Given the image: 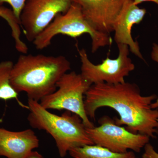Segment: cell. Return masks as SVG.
Here are the masks:
<instances>
[{"instance_id": "7c38bea8", "label": "cell", "mask_w": 158, "mask_h": 158, "mask_svg": "<svg viewBox=\"0 0 158 158\" xmlns=\"http://www.w3.org/2000/svg\"><path fill=\"white\" fill-rule=\"evenodd\" d=\"M69 153L73 158H135V152L132 151L119 153L113 152L96 144L85 145L75 148Z\"/></svg>"}, {"instance_id": "e0dca14e", "label": "cell", "mask_w": 158, "mask_h": 158, "mask_svg": "<svg viewBox=\"0 0 158 158\" xmlns=\"http://www.w3.org/2000/svg\"><path fill=\"white\" fill-rule=\"evenodd\" d=\"M151 57L153 61L158 63V44L153 43L151 53ZM152 108L154 109H158V96L156 99L155 101L152 104Z\"/></svg>"}, {"instance_id": "8fae6325", "label": "cell", "mask_w": 158, "mask_h": 158, "mask_svg": "<svg viewBox=\"0 0 158 158\" xmlns=\"http://www.w3.org/2000/svg\"><path fill=\"white\" fill-rule=\"evenodd\" d=\"M39 145V139L32 130L13 132L0 128V156L26 158Z\"/></svg>"}, {"instance_id": "2e32d148", "label": "cell", "mask_w": 158, "mask_h": 158, "mask_svg": "<svg viewBox=\"0 0 158 158\" xmlns=\"http://www.w3.org/2000/svg\"><path fill=\"white\" fill-rule=\"evenodd\" d=\"M144 152L142 156L143 158H158V152L150 143L144 146Z\"/></svg>"}, {"instance_id": "5b68a950", "label": "cell", "mask_w": 158, "mask_h": 158, "mask_svg": "<svg viewBox=\"0 0 158 158\" xmlns=\"http://www.w3.org/2000/svg\"><path fill=\"white\" fill-rule=\"evenodd\" d=\"M92 84L81 73L72 71L63 75L57 83V89L45 97L40 103L47 110H66L76 114L86 128L94 127L85 112L84 95Z\"/></svg>"}, {"instance_id": "30bf717a", "label": "cell", "mask_w": 158, "mask_h": 158, "mask_svg": "<svg viewBox=\"0 0 158 158\" xmlns=\"http://www.w3.org/2000/svg\"><path fill=\"white\" fill-rule=\"evenodd\" d=\"M146 13V9L139 8L133 0H127L113 27L114 40L117 44L128 46L131 52L142 60L144 58L138 41L132 37L131 30L134 25L142 22Z\"/></svg>"}, {"instance_id": "8992f818", "label": "cell", "mask_w": 158, "mask_h": 158, "mask_svg": "<svg viewBox=\"0 0 158 158\" xmlns=\"http://www.w3.org/2000/svg\"><path fill=\"white\" fill-rule=\"evenodd\" d=\"M117 46V58L111 59L107 56L98 65L90 62L85 49H78L81 63V74L83 77L92 85L101 83L115 85L125 82V77L135 70V65L129 57L128 46L119 44Z\"/></svg>"}, {"instance_id": "d6986e66", "label": "cell", "mask_w": 158, "mask_h": 158, "mask_svg": "<svg viewBox=\"0 0 158 158\" xmlns=\"http://www.w3.org/2000/svg\"><path fill=\"white\" fill-rule=\"evenodd\" d=\"M134 4L138 6L139 4L146 2H151L156 3L158 6V0H133Z\"/></svg>"}, {"instance_id": "ba28073f", "label": "cell", "mask_w": 158, "mask_h": 158, "mask_svg": "<svg viewBox=\"0 0 158 158\" xmlns=\"http://www.w3.org/2000/svg\"><path fill=\"white\" fill-rule=\"evenodd\" d=\"M73 0H27L20 16V23L26 38L34 40L59 14H65Z\"/></svg>"}, {"instance_id": "6da1fadb", "label": "cell", "mask_w": 158, "mask_h": 158, "mask_svg": "<svg viewBox=\"0 0 158 158\" xmlns=\"http://www.w3.org/2000/svg\"><path fill=\"white\" fill-rule=\"evenodd\" d=\"M85 95V111L89 118L94 119L97 110L108 107L119 115L114 120L116 124L126 126L131 132L150 138H156L158 135V109L152 108L157 96L141 95L135 83L93 84Z\"/></svg>"}, {"instance_id": "9a60e30c", "label": "cell", "mask_w": 158, "mask_h": 158, "mask_svg": "<svg viewBox=\"0 0 158 158\" xmlns=\"http://www.w3.org/2000/svg\"><path fill=\"white\" fill-rule=\"evenodd\" d=\"M27 0H0V6L8 3L11 7L15 15L20 22V16Z\"/></svg>"}, {"instance_id": "277c9868", "label": "cell", "mask_w": 158, "mask_h": 158, "mask_svg": "<svg viewBox=\"0 0 158 158\" xmlns=\"http://www.w3.org/2000/svg\"><path fill=\"white\" fill-rule=\"evenodd\" d=\"M88 34L91 39V52L95 53L98 49L111 45L113 39L110 34L96 31L85 19L81 8L73 2L65 14H59L33 41L37 49L41 50L50 45L55 36L62 34L73 38Z\"/></svg>"}, {"instance_id": "4fadbf2b", "label": "cell", "mask_w": 158, "mask_h": 158, "mask_svg": "<svg viewBox=\"0 0 158 158\" xmlns=\"http://www.w3.org/2000/svg\"><path fill=\"white\" fill-rule=\"evenodd\" d=\"M14 63L11 61L0 62V99L5 101L15 99L17 93L10 83V73Z\"/></svg>"}, {"instance_id": "3957f363", "label": "cell", "mask_w": 158, "mask_h": 158, "mask_svg": "<svg viewBox=\"0 0 158 158\" xmlns=\"http://www.w3.org/2000/svg\"><path fill=\"white\" fill-rule=\"evenodd\" d=\"M29 124L34 128L44 130L52 137L59 156L63 158L71 149L94 144L81 118L67 111L61 116L53 114L39 102L28 99Z\"/></svg>"}, {"instance_id": "ffe728a7", "label": "cell", "mask_w": 158, "mask_h": 158, "mask_svg": "<svg viewBox=\"0 0 158 158\" xmlns=\"http://www.w3.org/2000/svg\"><path fill=\"white\" fill-rule=\"evenodd\" d=\"M135 158H142V157H141V158H140V157H135Z\"/></svg>"}, {"instance_id": "5bb4252c", "label": "cell", "mask_w": 158, "mask_h": 158, "mask_svg": "<svg viewBox=\"0 0 158 158\" xmlns=\"http://www.w3.org/2000/svg\"><path fill=\"white\" fill-rule=\"evenodd\" d=\"M0 17L4 19L11 28L16 49L19 52L25 50L27 46L21 39L20 23L15 15L12 9L3 6H0Z\"/></svg>"}, {"instance_id": "9c48e42d", "label": "cell", "mask_w": 158, "mask_h": 158, "mask_svg": "<svg viewBox=\"0 0 158 158\" xmlns=\"http://www.w3.org/2000/svg\"><path fill=\"white\" fill-rule=\"evenodd\" d=\"M127 0H73L85 19L96 31L110 34Z\"/></svg>"}, {"instance_id": "7a4b0ae2", "label": "cell", "mask_w": 158, "mask_h": 158, "mask_svg": "<svg viewBox=\"0 0 158 158\" xmlns=\"http://www.w3.org/2000/svg\"><path fill=\"white\" fill-rule=\"evenodd\" d=\"M71 69L70 62L63 56L22 54L13 64L10 83L17 92L39 102L57 89V83Z\"/></svg>"}, {"instance_id": "52a82bcc", "label": "cell", "mask_w": 158, "mask_h": 158, "mask_svg": "<svg viewBox=\"0 0 158 158\" xmlns=\"http://www.w3.org/2000/svg\"><path fill=\"white\" fill-rule=\"evenodd\" d=\"M99 123L98 127H86L87 134L94 144L113 152H139L149 143L150 138L148 136L131 132L124 127L116 124L109 116H103Z\"/></svg>"}, {"instance_id": "ac0fdd59", "label": "cell", "mask_w": 158, "mask_h": 158, "mask_svg": "<svg viewBox=\"0 0 158 158\" xmlns=\"http://www.w3.org/2000/svg\"><path fill=\"white\" fill-rule=\"evenodd\" d=\"M26 158H44L42 155L36 151L31 152Z\"/></svg>"}]
</instances>
